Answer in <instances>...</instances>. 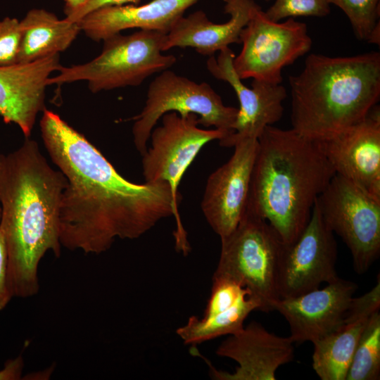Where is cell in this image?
Masks as SVG:
<instances>
[{"mask_svg":"<svg viewBox=\"0 0 380 380\" xmlns=\"http://www.w3.org/2000/svg\"><path fill=\"white\" fill-rule=\"evenodd\" d=\"M1 206H0V220H1Z\"/></svg>","mask_w":380,"mask_h":380,"instance_id":"cell-32","label":"cell"},{"mask_svg":"<svg viewBox=\"0 0 380 380\" xmlns=\"http://www.w3.org/2000/svg\"><path fill=\"white\" fill-rule=\"evenodd\" d=\"M334 234L323 220L316 203L310 219L297 239L283 244L278 265L277 291L280 298H293L317 289L339 277Z\"/></svg>","mask_w":380,"mask_h":380,"instance_id":"cell-11","label":"cell"},{"mask_svg":"<svg viewBox=\"0 0 380 380\" xmlns=\"http://www.w3.org/2000/svg\"><path fill=\"white\" fill-rule=\"evenodd\" d=\"M340 8L348 17L355 37L379 44L380 0H327Z\"/></svg>","mask_w":380,"mask_h":380,"instance_id":"cell-24","label":"cell"},{"mask_svg":"<svg viewBox=\"0 0 380 380\" xmlns=\"http://www.w3.org/2000/svg\"><path fill=\"white\" fill-rule=\"evenodd\" d=\"M21 42L17 63H28L69 47L80 31L77 22L59 19L43 8L29 11L20 21Z\"/></svg>","mask_w":380,"mask_h":380,"instance_id":"cell-21","label":"cell"},{"mask_svg":"<svg viewBox=\"0 0 380 380\" xmlns=\"http://www.w3.org/2000/svg\"><path fill=\"white\" fill-rule=\"evenodd\" d=\"M21 42L20 21L6 18L0 21V67L17 64Z\"/></svg>","mask_w":380,"mask_h":380,"instance_id":"cell-27","label":"cell"},{"mask_svg":"<svg viewBox=\"0 0 380 380\" xmlns=\"http://www.w3.org/2000/svg\"><path fill=\"white\" fill-rule=\"evenodd\" d=\"M217 58L210 56L207 68L215 78L227 82L235 91L239 108L233 132L220 144L233 147L244 139H258L264 129L277 122L284 113L283 101L286 97L284 86L253 80L248 87L236 73L233 67L235 54L227 47L219 51Z\"/></svg>","mask_w":380,"mask_h":380,"instance_id":"cell-14","label":"cell"},{"mask_svg":"<svg viewBox=\"0 0 380 380\" xmlns=\"http://www.w3.org/2000/svg\"><path fill=\"white\" fill-rule=\"evenodd\" d=\"M315 203L350 250L355 271L365 273L380 254V200L335 174Z\"/></svg>","mask_w":380,"mask_h":380,"instance_id":"cell-8","label":"cell"},{"mask_svg":"<svg viewBox=\"0 0 380 380\" xmlns=\"http://www.w3.org/2000/svg\"><path fill=\"white\" fill-rule=\"evenodd\" d=\"M289 81L291 129L307 139L320 140L360 121L377 104L380 53H312L303 70Z\"/></svg>","mask_w":380,"mask_h":380,"instance_id":"cell-4","label":"cell"},{"mask_svg":"<svg viewBox=\"0 0 380 380\" xmlns=\"http://www.w3.org/2000/svg\"><path fill=\"white\" fill-rule=\"evenodd\" d=\"M24 362L22 355L8 360L0 370V380H18L22 377Z\"/></svg>","mask_w":380,"mask_h":380,"instance_id":"cell-30","label":"cell"},{"mask_svg":"<svg viewBox=\"0 0 380 380\" xmlns=\"http://www.w3.org/2000/svg\"><path fill=\"white\" fill-rule=\"evenodd\" d=\"M62 67L59 54L28 63L0 67V115L30 137L36 118L44 108L50 75Z\"/></svg>","mask_w":380,"mask_h":380,"instance_id":"cell-17","label":"cell"},{"mask_svg":"<svg viewBox=\"0 0 380 380\" xmlns=\"http://www.w3.org/2000/svg\"><path fill=\"white\" fill-rule=\"evenodd\" d=\"M40 129L51 159L67 179L59 210L61 246L99 254L116 239H137L172 215L176 243L187 242L167 183L126 179L82 134L51 110H43Z\"/></svg>","mask_w":380,"mask_h":380,"instance_id":"cell-1","label":"cell"},{"mask_svg":"<svg viewBox=\"0 0 380 380\" xmlns=\"http://www.w3.org/2000/svg\"><path fill=\"white\" fill-rule=\"evenodd\" d=\"M13 297L8 277L6 246L0 229V310L6 307Z\"/></svg>","mask_w":380,"mask_h":380,"instance_id":"cell-28","label":"cell"},{"mask_svg":"<svg viewBox=\"0 0 380 380\" xmlns=\"http://www.w3.org/2000/svg\"><path fill=\"white\" fill-rule=\"evenodd\" d=\"M380 309V279L363 295L353 298L341 322L312 344V367L322 380H346L359 339L372 315Z\"/></svg>","mask_w":380,"mask_h":380,"instance_id":"cell-18","label":"cell"},{"mask_svg":"<svg viewBox=\"0 0 380 380\" xmlns=\"http://www.w3.org/2000/svg\"><path fill=\"white\" fill-rule=\"evenodd\" d=\"M161 120L162 124L151 133L150 147L141 156L143 176L144 182L167 183L179 205L181 179L199 151L210 141H221L230 133L221 129L198 127V117L194 113L182 116L169 112Z\"/></svg>","mask_w":380,"mask_h":380,"instance_id":"cell-10","label":"cell"},{"mask_svg":"<svg viewBox=\"0 0 380 380\" xmlns=\"http://www.w3.org/2000/svg\"><path fill=\"white\" fill-rule=\"evenodd\" d=\"M242 49L233 60L241 80L252 78L273 84L282 82V69L308 53L312 39L305 23L289 18L279 23L255 10L240 34Z\"/></svg>","mask_w":380,"mask_h":380,"instance_id":"cell-9","label":"cell"},{"mask_svg":"<svg viewBox=\"0 0 380 380\" xmlns=\"http://www.w3.org/2000/svg\"><path fill=\"white\" fill-rule=\"evenodd\" d=\"M335 173L380 200V108L357 123L315 141Z\"/></svg>","mask_w":380,"mask_h":380,"instance_id":"cell-12","label":"cell"},{"mask_svg":"<svg viewBox=\"0 0 380 380\" xmlns=\"http://www.w3.org/2000/svg\"><path fill=\"white\" fill-rule=\"evenodd\" d=\"M198 1L152 0L143 5L107 6L89 13L78 23L81 30L96 42L131 28L167 34Z\"/></svg>","mask_w":380,"mask_h":380,"instance_id":"cell-20","label":"cell"},{"mask_svg":"<svg viewBox=\"0 0 380 380\" xmlns=\"http://www.w3.org/2000/svg\"><path fill=\"white\" fill-rule=\"evenodd\" d=\"M220 240L213 276L229 279L246 289L260 311H273L280 299L277 272L284 244L277 234L266 220L246 210L235 229Z\"/></svg>","mask_w":380,"mask_h":380,"instance_id":"cell-6","label":"cell"},{"mask_svg":"<svg viewBox=\"0 0 380 380\" xmlns=\"http://www.w3.org/2000/svg\"><path fill=\"white\" fill-rule=\"evenodd\" d=\"M335 174L315 141L293 129L267 126L258 139L246 210L290 244L304 230L317 197Z\"/></svg>","mask_w":380,"mask_h":380,"instance_id":"cell-3","label":"cell"},{"mask_svg":"<svg viewBox=\"0 0 380 380\" xmlns=\"http://www.w3.org/2000/svg\"><path fill=\"white\" fill-rule=\"evenodd\" d=\"M264 13L274 22L299 16L324 17L330 13V4L327 0H275Z\"/></svg>","mask_w":380,"mask_h":380,"instance_id":"cell-25","label":"cell"},{"mask_svg":"<svg viewBox=\"0 0 380 380\" xmlns=\"http://www.w3.org/2000/svg\"><path fill=\"white\" fill-rule=\"evenodd\" d=\"M165 35L146 30L112 35L103 40V49L97 57L84 64L62 66L57 75L50 77L48 85L84 80L93 93L138 86L176 63L175 56L162 53Z\"/></svg>","mask_w":380,"mask_h":380,"instance_id":"cell-5","label":"cell"},{"mask_svg":"<svg viewBox=\"0 0 380 380\" xmlns=\"http://www.w3.org/2000/svg\"><path fill=\"white\" fill-rule=\"evenodd\" d=\"M141 0H87L80 8L66 15V18L78 23L89 13L101 8L127 4L138 5Z\"/></svg>","mask_w":380,"mask_h":380,"instance_id":"cell-29","label":"cell"},{"mask_svg":"<svg viewBox=\"0 0 380 380\" xmlns=\"http://www.w3.org/2000/svg\"><path fill=\"white\" fill-rule=\"evenodd\" d=\"M357 285L338 278L302 295L280 298L274 304L286 320L294 343H314L331 332L343 319L353 299Z\"/></svg>","mask_w":380,"mask_h":380,"instance_id":"cell-16","label":"cell"},{"mask_svg":"<svg viewBox=\"0 0 380 380\" xmlns=\"http://www.w3.org/2000/svg\"><path fill=\"white\" fill-rule=\"evenodd\" d=\"M260 305L246 295L232 308L218 314L199 318L191 316L187 322L176 330V334L186 345L199 343L225 335H232L244 327V321Z\"/></svg>","mask_w":380,"mask_h":380,"instance_id":"cell-22","label":"cell"},{"mask_svg":"<svg viewBox=\"0 0 380 380\" xmlns=\"http://www.w3.org/2000/svg\"><path fill=\"white\" fill-rule=\"evenodd\" d=\"M265 1H270V0H265Z\"/></svg>","mask_w":380,"mask_h":380,"instance_id":"cell-33","label":"cell"},{"mask_svg":"<svg viewBox=\"0 0 380 380\" xmlns=\"http://www.w3.org/2000/svg\"><path fill=\"white\" fill-rule=\"evenodd\" d=\"M66 184L29 137L18 149L0 154V229L13 297L36 295L40 260L47 251L61 255L59 210Z\"/></svg>","mask_w":380,"mask_h":380,"instance_id":"cell-2","label":"cell"},{"mask_svg":"<svg viewBox=\"0 0 380 380\" xmlns=\"http://www.w3.org/2000/svg\"><path fill=\"white\" fill-rule=\"evenodd\" d=\"M87 0H65V14L68 15L72 11L77 10V8H80L82 6L84 5V4L86 2Z\"/></svg>","mask_w":380,"mask_h":380,"instance_id":"cell-31","label":"cell"},{"mask_svg":"<svg viewBox=\"0 0 380 380\" xmlns=\"http://www.w3.org/2000/svg\"><path fill=\"white\" fill-rule=\"evenodd\" d=\"M246 295H249L248 291L233 280L213 276L211 292L203 316L222 312L234 306Z\"/></svg>","mask_w":380,"mask_h":380,"instance_id":"cell-26","label":"cell"},{"mask_svg":"<svg viewBox=\"0 0 380 380\" xmlns=\"http://www.w3.org/2000/svg\"><path fill=\"white\" fill-rule=\"evenodd\" d=\"M229 15L224 23L210 21L203 11L182 16L165 35L163 51L175 47L194 49L203 56H213L229 45L240 42V34L260 7L253 0H223Z\"/></svg>","mask_w":380,"mask_h":380,"instance_id":"cell-19","label":"cell"},{"mask_svg":"<svg viewBox=\"0 0 380 380\" xmlns=\"http://www.w3.org/2000/svg\"><path fill=\"white\" fill-rule=\"evenodd\" d=\"M380 379V312L367 324L353 355L346 380Z\"/></svg>","mask_w":380,"mask_h":380,"instance_id":"cell-23","label":"cell"},{"mask_svg":"<svg viewBox=\"0 0 380 380\" xmlns=\"http://www.w3.org/2000/svg\"><path fill=\"white\" fill-rule=\"evenodd\" d=\"M294 342L267 331L253 321L236 333L229 335L216 350L219 357L235 361L238 366L229 373L217 369L203 357L216 380H275L279 367L294 357Z\"/></svg>","mask_w":380,"mask_h":380,"instance_id":"cell-15","label":"cell"},{"mask_svg":"<svg viewBox=\"0 0 380 380\" xmlns=\"http://www.w3.org/2000/svg\"><path fill=\"white\" fill-rule=\"evenodd\" d=\"M231 158L208 177L201 207L212 229L222 239L231 234L246 210L257 139L235 143Z\"/></svg>","mask_w":380,"mask_h":380,"instance_id":"cell-13","label":"cell"},{"mask_svg":"<svg viewBox=\"0 0 380 380\" xmlns=\"http://www.w3.org/2000/svg\"><path fill=\"white\" fill-rule=\"evenodd\" d=\"M169 112L182 116L194 113L205 127L233 132L238 108L225 106L220 96L206 82L197 83L165 70L150 83L141 112L132 118L134 146L142 156L153 129L161 117Z\"/></svg>","mask_w":380,"mask_h":380,"instance_id":"cell-7","label":"cell"}]
</instances>
